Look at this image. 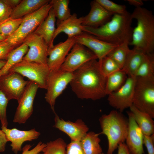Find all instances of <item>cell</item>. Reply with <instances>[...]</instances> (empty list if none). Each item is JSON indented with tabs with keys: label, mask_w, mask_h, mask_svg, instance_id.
Here are the masks:
<instances>
[{
	"label": "cell",
	"mask_w": 154,
	"mask_h": 154,
	"mask_svg": "<svg viewBox=\"0 0 154 154\" xmlns=\"http://www.w3.org/2000/svg\"><path fill=\"white\" fill-rule=\"evenodd\" d=\"M73 72L59 69L50 71L48 79L45 98L54 113V106L57 98L70 84Z\"/></svg>",
	"instance_id": "8"
},
{
	"label": "cell",
	"mask_w": 154,
	"mask_h": 154,
	"mask_svg": "<svg viewBox=\"0 0 154 154\" xmlns=\"http://www.w3.org/2000/svg\"><path fill=\"white\" fill-rule=\"evenodd\" d=\"M127 77L121 69L117 70L106 77L105 92L107 95L119 89L124 84Z\"/></svg>",
	"instance_id": "27"
},
{
	"label": "cell",
	"mask_w": 154,
	"mask_h": 154,
	"mask_svg": "<svg viewBox=\"0 0 154 154\" xmlns=\"http://www.w3.org/2000/svg\"><path fill=\"white\" fill-rule=\"evenodd\" d=\"M98 61L100 70L106 77L114 72L121 69L117 64L107 55Z\"/></svg>",
	"instance_id": "34"
},
{
	"label": "cell",
	"mask_w": 154,
	"mask_h": 154,
	"mask_svg": "<svg viewBox=\"0 0 154 154\" xmlns=\"http://www.w3.org/2000/svg\"><path fill=\"white\" fill-rule=\"evenodd\" d=\"M128 128L125 143L130 154H144L143 134L130 111L127 112Z\"/></svg>",
	"instance_id": "18"
},
{
	"label": "cell",
	"mask_w": 154,
	"mask_h": 154,
	"mask_svg": "<svg viewBox=\"0 0 154 154\" xmlns=\"http://www.w3.org/2000/svg\"><path fill=\"white\" fill-rule=\"evenodd\" d=\"M96 1L106 10L113 15H126L129 13L127 11L125 5L117 4L109 0Z\"/></svg>",
	"instance_id": "33"
},
{
	"label": "cell",
	"mask_w": 154,
	"mask_h": 154,
	"mask_svg": "<svg viewBox=\"0 0 154 154\" xmlns=\"http://www.w3.org/2000/svg\"><path fill=\"white\" fill-rule=\"evenodd\" d=\"M49 0H23L13 9L10 17L13 19L23 18L37 10L49 3Z\"/></svg>",
	"instance_id": "22"
},
{
	"label": "cell",
	"mask_w": 154,
	"mask_h": 154,
	"mask_svg": "<svg viewBox=\"0 0 154 154\" xmlns=\"http://www.w3.org/2000/svg\"><path fill=\"white\" fill-rule=\"evenodd\" d=\"M133 105L154 118V79L136 77Z\"/></svg>",
	"instance_id": "6"
},
{
	"label": "cell",
	"mask_w": 154,
	"mask_h": 154,
	"mask_svg": "<svg viewBox=\"0 0 154 154\" xmlns=\"http://www.w3.org/2000/svg\"><path fill=\"white\" fill-rule=\"evenodd\" d=\"M56 21L55 15L52 7L47 17L34 32L43 38L49 48L54 45L52 38L56 29Z\"/></svg>",
	"instance_id": "21"
},
{
	"label": "cell",
	"mask_w": 154,
	"mask_h": 154,
	"mask_svg": "<svg viewBox=\"0 0 154 154\" xmlns=\"http://www.w3.org/2000/svg\"><path fill=\"white\" fill-rule=\"evenodd\" d=\"M101 154H104V153H101Z\"/></svg>",
	"instance_id": "48"
},
{
	"label": "cell",
	"mask_w": 154,
	"mask_h": 154,
	"mask_svg": "<svg viewBox=\"0 0 154 154\" xmlns=\"http://www.w3.org/2000/svg\"><path fill=\"white\" fill-rule=\"evenodd\" d=\"M16 72H10L0 76V90L9 100L15 99L18 102L29 81Z\"/></svg>",
	"instance_id": "13"
},
{
	"label": "cell",
	"mask_w": 154,
	"mask_h": 154,
	"mask_svg": "<svg viewBox=\"0 0 154 154\" xmlns=\"http://www.w3.org/2000/svg\"><path fill=\"white\" fill-rule=\"evenodd\" d=\"M69 0H50L56 20L57 27L71 15L69 7Z\"/></svg>",
	"instance_id": "28"
},
{
	"label": "cell",
	"mask_w": 154,
	"mask_h": 154,
	"mask_svg": "<svg viewBox=\"0 0 154 154\" xmlns=\"http://www.w3.org/2000/svg\"><path fill=\"white\" fill-rule=\"evenodd\" d=\"M130 112L143 134L150 136L154 133V121L148 114L138 110L133 105L129 108Z\"/></svg>",
	"instance_id": "24"
},
{
	"label": "cell",
	"mask_w": 154,
	"mask_h": 154,
	"mask_svg": "<svg viewBox=\"0 0 154 154\" xmlns=\"http://www.w3.org/2000/svg\"><path fill=\"white\" fill-rule=\"evenodd\" d=\"M6 62L5 60H0V70L4 66Z\"/></svg>",
	"instance_id": "45"
},
{
	"label": "cell",
	"mask_w": 154,
	"mask_h": 154,
	"mask_svg": "<svg viewBox=\"0 0 154 154\" xmlns=\"http://www.w3.org/2000/svg\"><path fill=\"white\" fill-rule=\"evenodd\" d=\"M23 18L13 19L10 17L0 23V33L6 38L13 34L18 29Z\"/></svg>",
	"instance_id": "31"
},
{
	"label": "cell",
	"mask_w": 154,
	"mask_h": 154,
	"mask_svg": "<svg viewBox=\"0 0 154 154\" xmlns=\"http://www.w3.org/2000/svg\"><path fill=\"white\" fill-rule=\"evenodd\" d=\"M133 19L137 22L133 29L129 45L147 54L154 50V16L152 12L146 8H135L131 14Z\"/></svg>",
	"instance_id": "3"
},
{
	"label": "cell",
	"mask_w": 154,
	"mask_h": 154,
	"mask_svg": "<svg viewBox=\"0 0 154 154\" xmlns=\"http://www.w3.org/2000/svg\"><path fill=\"white\" fill-rule=\"evenodd\" d=\"M8 141L11 142V150L15 154L22 150L21 148L24 142L32 141L37 139L40 135V133L33 128L27 131L21 130L16 128L9 129L1 127Z\"/></svg>",
	"instance_id": "17"
},
{
	"label": "cell",
	"mask_w": 154,
	"mask_h": 154,
	"mask_svg": "<svg viewBox=\"0 0 154 154\" xmlns=\"http://www.w3.org/2000/svg\"><path fill=\"white\" fill-rule=\"evenodd\" d=\"M82 19L83 17L78 18L76 13L72 15L57 27L53 37V42L58 35L62 33L67 35L68 38L74 37L82 33Z\"/></svg>",
	"instance_id": "20"
},
{
	"label": "cell",
	"mask_w": 154,
	"mask_h": 154,
	"mask_svg": "<svg viewBox=\"0 0 154 154\" xmlns=\"http://www.w3.org/2000/svg\"><path fill=\"white\" fill-rule=\"evenodd\" d=\"M129 4L135 6V8L141 7L143 4V1L141 0H127Z\"/></svg>",
	"instance_id": "43"
},
{
	"label": "cell",
	"mask_w": 154,
	"mask_h": 154,
	"mask_svg": "<svg viewBox=\"0 0 154 154\" xmlns=\"http://www.w3.org/2000/svg\"><path fill=\"white\" fill-rule=\"evenodd\" d=\"M9 100L0 90V121L1 127H7L8 122L6 115V109Z\"/></svg>",
	"instance_id": "35"
},
{
	"label": "cell",
	"mask_w": 154,
	"mask_h": 154,
	"mask_svg": "<svg viewBox=\"0 0 154 154\" xmlns=\"http://www.w3.org/2000/svg\"><path fill=\"white\" fill-rule=\"evenodd\" d=\"M42 152L44 154H66L67 144L61 138L47 142Z\"/></svg>",
	"instance_id": "32"
},
{
	"label": "cell",
	"mask_w": 154,
	"mask_h": 154,
	"mask_svg": "<svg viewBox=\"0 0 154 154\" xmlns=\"http://www.w3.org/2000/svg\"><path fill=\"white\" fill-rule=\"evenodd\" d=\"M137 77L154 79V54H146L135 75Z\"/></svg>",
	"instance_id": "29"
},
{
	"label": "cell",
	"mask_w": 154,
	"mask_h": 154,
	"mask_svg": "<svg viewBox=\"0 0 154 154\" xmlns=\"http://www.w3.org/2000/svg\"><path fill=\"white\" fill-rule=\"evenodd\" d=\"M74 37L75 43L82 44L91 50L99 60L107 56L119 44L107 42L84 32Z\"/></svg>",
	"instance_id": "14"
},
{
	"label": "cell",
	"mask_w": 154,
	"mask_h": 154,
	"mask_svg": "<svg viewBox=\"0 0 154 154\" xmlns=\"http://www.w3.org/2000/svg\"><path fill=\"white\" fill-rule=\"evenodd\" d=\"M15 47L11 45L6 39L0 42V60H6L7 56Z\"/></svg>",
	"instance_id": "38"
},
{
	"label": "cell",
	"mask_w": 154,
	"mask_h": 154,
	"mask_svg": "<svg viewBox=\"0 0 154 154\" xmlns=\"http://www.w3.org/2000/svg\"><path fill=\"white\" fill-rule=\"evenodd\" d=\"M28 49V46L23 43L11 51L7 56L5 64L0 70V76L8 73L13 66L22 61Z\"/></svg>",
	"instance_id": "25"
},
{
	"label": "cell",
	"mask_w": 154,
	"mask_h": 154,
	"mask_svg": "<svg viewBox=\"0 0 154 154\" xmlns=\"http://www.w3.org/2000/svg\"><path fill=\"white\" fill-rule=\"evenodd\" d=\"M52 7L50 1L37 10L24 17L17 30L6 38L7 42L15 47L21 44L46 18Z\"/></svg>",
	"instance_id": "5"
},
{
	"label": "cell",
	"mask_w": 154,
	"mask_h": 154,
	"mask_svg": "<svg viewBox=\"0 0 154 154\" xmlns=\"http://www.w3.org/2000/svg\"><path fill=\"white\" fill-rule=\"evenodd\" d=\"M21 1V0H5L7 4L13 9L16 7Z\"/></svg>",
	"instance_id": "44"
},
{
	"label": "cell",
	"mask_w": 154,
	"mask_h": 154,
	"mask_svg": "<svg viewBox=\"0 0 154 154\" xmlns=\"http://www.w3.org/2000/svg\"><path fill=\"white\" fill-rule=\"evenodd\" d=\"M50 72L47 65L22 60L13 66L8 73H17L35 83L39 88L46 89Z\"/></svg>",
	"instance_id": "7"
},
{
	"label": "cell",
	"mask_w": 154,
	"mask_h": 154,
	"mask_svg": "<svg viewBox=\"0 0 154 154\" xmlns=\"http://www.w3.org/2000/svg\"><path fill=\"white\" fill-rule=\"evenodd\" d=\"M7 142L5 134L2 130H0V152H3L5 151Z\"/></svg>",
	"instance_id": "41"
},
{
	"label": "cell",
	"mask_w": 154,
	"mask_h": 154,
	"mask_svg": "<svg viewBox=\"0 0 154 154\" xmlns=\"http://www.w3.org/2000/svg\"><path fill=\"white\" fill-rule=\"evenodd\" d=\"M100 133L93 131L88 132L80 141L84 154H101L102 153L100 144Z\"/></svg>",
	"instance_id": "26"
},
{
	"label": "cell",
	"mask_w": 154,
	"mask_h": 154,
	"mask_svg": "<svg viewBox=\"0 0 154 154\" xmlns=\"http://www.w3.org/2000/svg\"><path fill=\"white\" fill-rule=\"evenodd\" d=\"M131 14L114 15L110 20L102 25L93 28L82 26L83 32L89 33L107 42L120 44L131 39L133 29Z\"/></svg>",
	"instance_id": "2"
},
{
	"label": "cell",
	"mask_w": 154,
	"mask_h": 154,
	"mask_svg": "<svg viewBox=\"0 0 154 154\" xmlns=\"http://www.w3.org/2000/svg\"><path fill=\"white\" fill-rule=\"evenodd\" d=\"M55 114L54 127L67 134L71 141H80L88 132L89 127L81 119L74 122L65 120Z\"/></svg>",
	"instance_id": "16"
},
{
	"label": "cell",
	"mask_w": 154,
	"mask_h": 154,
	"mask_svg": "<svg viewBox=\"0 0 154 154\" xmlns=\"http://www.w3.org/2000/svg\"><path fill=\"white\" fill-rule=\"evenodd\" d=\"M29 48L23 60L47 65L49 47L43 38L34 32L29 35L23 42Z\"/></svg>",
	"instance_id": "10"
},
{
	"label": "cell",
	"mask_w": 154,
	"mask_h": 154,
	"mask_svg": "<svg viewBox=\"0 0 154 154\" xmlns=\"http://www.w3.org/2000/svg\"><path fill=\"white\" fill-rule=\"evenodd\" d=\"M117 148L118 152L117 154H130L125 142L120 143Z\"/></svg>",
	"instance_id": "42"
},
{
	"label": "cell",
	"mask_w": 154,
	"mask_h": 154,
	"mask_svg": "<svg viewBox=\"0 0 154 154\" xmlns=\"http://www.w3.org/2000/svg\"><path fill=\"white\" fill-rule=\"evenodd\" d=\"M38 86L34 82L29 81L21 98L13 121L15 123L24 124L31 117L33 112L34 100Z\"/></svg>",
	"instance_id": "9"
},
{
	"label": "cell",
	"mask_w": 154,
	"mask_h": 154,
	"mask_svg": "<svg viewBox=\"0 0 154 154\" xmlns=\"http://www.w3.org/2000/svg\"><path fill=\"white\" fill-rule=\"evenodd\" d=\"M146 54L142 51L134 48L130 49L121 70L128 77L135 76Z\"/></svg>",
	"instance_id": "23"
},
{
	"label": "cell",
	"mask_w": 154,
	"mask_h": 154,
	"mask_svg": "<svg viewBox=\"0 0 154 154\" xmlns=\"http://www.w3.org/2000/svg\"><path fill=\"white\" fill-rule=\"evenodd\" d=\"M6 38L3 36L0 33V42L5 40Z\"/></svg>",
	"instance_id": "46"
},
{
	"label": "cell",
	"mask_w": 154,
	"mask_h": 154,
	"mask_svg": "<svg viewBox=\"0 0 154 154\" xmlns=\"http://www.w3.org/2000/svg\"><path fill=\"white\" fill-rule=\"evenodd\" d=\"M13 9L5 0H0V23L10 17Z\"/></svg>",
	"instance_id": "37"
},
{
	"label": "cell",
	"mask_w": 154,
	"mask_h": 154,
	"mask_svg": "<svg viewBox=\"0 0 154 154\" xmlns=\"http://www.w3.org/2000/svg\"><path fill=\"white\" fill-rule=\"evenodd\" d=\"M128 41H125L114 49L108 55L112 58L121 69L124 64L130 49Z\"/></svg>",
	"instance_id": "30"
},
{
	"label": "cell",
	"mask_w": 154,
	"mask_h": 154,
	"mask_svg": "<svg viewBox=\"0 0 154 154\" xmlns=\"http://www.w3.org/2000/svg\"><path fill=\"white\" fill-rule=\"evenodd\" d=\"M37 154H44V153H38Z\"/></svg>",
	"instance_id": "47"
},
{
	"label": "cell",
	"mask_w": 154,
	"mask_h": 154,
	"mask_svg": "<svg viewBox=\"0 0 154 154\" xmlns=\"http://www.w3.org/2000/svg\"><path fill=\"white\" fill-rule=\"evenodd\" d=\"M98 59L96 55L89 49L75 43L59 69L73 72L86 63Z\"/></svg>",
	"instance_id": "12"
},
{
	"label": "cell",
	"mask_w": 154,
	"mask_h": 154,
	"mask_svg": "<svg viewBox=\"0 0 154 154\" xmlns=\"http://www.w3.org/2000/svg\"><path fill=\"white\" fill-rule=\"evenodd\" d=\"M102 129L100 134L106 135L108 140L107 154H113L120 143L125 141L128 128V119L121 112L111 111L99 119Z\"/></svg>",
	"instance_id": "4"
},
{
	"label": "cell",
	"mask_w": 154,
	"mask_h": 154,
	"mask_svg": "<svg viewBox=\"0 0 154 154\" xmlns=\"http://www.w3.org/2000/svg\"><path fill=\"white\" fill-rule=\"evenodd\" d=\"M46 145V144L40 141L34 148L30 150L32 146L30 144H27L22 149L21 154H37L41 152Z\"/></svg>",
	"instance_id": "39"
},
{
	"label": "cell",
	"mask_w": 154,
	"mask_h": 154,
	"mask_svg": "<svg viewBox=\"0 0 154 154\" xmlns=\"http://www.w3.org/2000/svg\"><path fill=\"white\" fill-rule=\"evenodd\" d=\"M135 76L128 77L123 85L118 90L109 94L108 100L112 107L122 112L132 105Z\"/></svg>",
	"instance_id": "11"
},
{
	"label": "cell",
	"mask_w": 154,
	"mask_h": 154,
	"mask_svg": "<svg viewBox=\"0 0 154 154\" xmlns=\"http://www.w3.org/2000/svg\"><path fill=\"white\" fill-rule=\"evenodd\" d=\"M89 13L83 17L82 25L93 28L99 27L109 21L113 15L108 12L96 0L91 2Z\"/></svg>",
	"instance_id": "19"
},
{
	"label": "cell",
	"mask_w": 154,
	"mask_h": 154,
	"mask_svg": "<svg viewBox=\"0 0 154 154\" xmlns=\"http://www.w3.org/2000/svg\"><path fill=\"white\" fill-rule=\"evenodd\" d=\"M66 154H84L80 141H71L66 147Z\"/></svg>",
	"instance_id": "36"
},
{
	"label": "cell",
	"mask_w": 154,
	"mask_h": 154,
	"mask_svg": "<svg viewBox=\"0 0 154 154\" xmlns=\"http://www.w3.org/2000/svg\"><path fill=\"white\" fill-rule=\"evenodd\" d=\"M143 144L146 147L148 154H154V134L150 136L144 135Z\"/></svg>",
	"instance_id": "40"
},
{
	"label": "cell",
	"mask_w": 154,
	"mask_h": 154,
	"mask_svg": "<svg viewBox=\"0 0 154 154\" xmlns=\"http://www.w3.org/2000/svg\"><path fill=\"white\" fill-rule=\"evenodd\" d=\"M75 43L74 37L68 38L49 48L47 65L50 71L59 69Z\"/></svg>",
	"instance_id": "15"
},
{
	"label": "cell",
	"mask_w": 154,
	"mask_h": 154,
	"mask_svg": "<svg viewBox=\"0 0 154 154\" xmlns=\"http://www.w3.org/2000/svg\"><path fill=\"white\" fill-rule=\"evenodd\" d=\"M106 77L102 72L97 59L90 60L73 72L70 84L79 98L96 100L106 95Z\"/></svg>",
	"instance_id": "1"
}]
</instances>
